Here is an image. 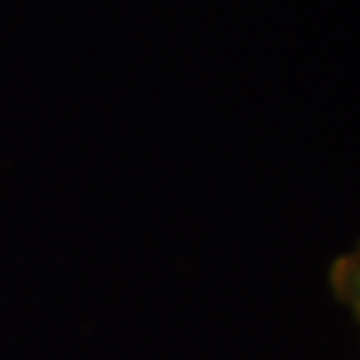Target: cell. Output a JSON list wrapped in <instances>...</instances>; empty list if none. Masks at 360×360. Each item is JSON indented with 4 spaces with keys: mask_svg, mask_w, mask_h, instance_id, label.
Listing matches in <instances>:
<instances>
[{
    "mask_svg": "<svg viewBox=\"0 0 360 360\" xmlns=\"http://www.w3.org/2000/svg\"><path fill=\"white\" fill-rule=\"evenodd\" d=\"M328 283L336 299L352 312L360 328V240L331 264Z\"/></svg>",
    "mask_w": 360,
    "mask_h": 360,
    "instance_id": "obj_1",
    "label": "cell"
}]
</instances>
